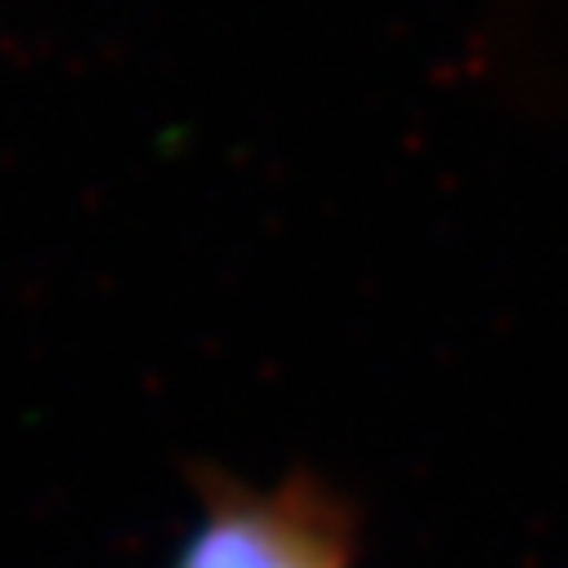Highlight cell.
I'll return each mask as SVG.
<instances>
[{"instance_id": "1", "label": "cell", "mask_w": 568, "mask_h": 568, "mask_svg": "<svg viewBox=\"0 0 568 568\" xmlns=\"http://www.w3.org/2000/svg\"><path fill=\"white\" fill-rule=\"evenodd\" d=\"M175 568H349V519L305 479L229 488L206 501Z\"/></svg>"}]
</instances>
